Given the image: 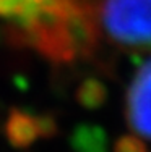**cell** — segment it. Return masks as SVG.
I'll return each mask as SVG.
<instances>
[{"instance_id":"obj_6","label":"cell","mask_w":151,"mask_h":152,"mask_svg":"<svg viewBox=\"0 0 151 152\" xmlns=\"http://www.w3.org/2000/svg\"><path fill=\"white\" fill-rule=\"evenodd\" d=\"M109 91L107 86L96 76H86L75 89V100L85 110H99L107 102Z\"/></svg>"},{"instance_id":"obj_4","label":"cell","mask_w":151,"mask_h":152,"mask_svg":"<svg viewBox=\"0 0 151 152\" xmlns=\"http://www.w3.org/2000/svg\"><path fill=\"white\" fill-rule=\"evenodd\" d=\"M5 139L13 149L26 151L38 141V129L34 123V113L26 108L12 107L3 123Z\"/></svg>"},{"instance_id":"obj_5","label":"cell","mask_w":151,"mask_h":152,"mask_svg":"<svg viewBox=\"0 0 151 152\" xmlns=\"http://www.w3.org/2000/svg\"><path fill=\"white\" fill-rule=\"evenodd\" d=\"M107 142L106 129L94 123H78L68 137L73 152H107Z\"/></svg>"},{"instance_id":"obj_1","label":"cell","mask_w":151,"mask_h":152,"mask_svg":"<svg viewBox=\"0 0 151 152\" xmlns=\"http://www.w3.org/2000/svg\"><path fill=\"white\" fill-rule=\"evenodd\" d=\"M99 13L112 42L132 50H151V0H102Z\"/></svg>"},{"instance_id":"obj_8","label":"cell","mask_w":151,"mask_h":152,"mask_svg":"<svg viewBox=\"0 0 151 152\" xmlns=\"http://www.w3.org/2000/svg\"><path fill=\"white\" fill-rule=\"evenodd\" d=\"M34 123L38 129V136L44 139H52L59 134V120L52 112H42V113L34 115Z\"/></svg>"},{"instance_id":"obj_9","label":"cell","mask_w":151,"mask_h":152,"mask_svg":"<svg viewBox=\"0 0 151 152\" xmlns=\"http://www.w3.org/2000/svg\"><path fill=\"white\" fill-rule=\"evenodd\" d=\"M112 152H150L145 141L136 134H120L114 141Z\"/></svg>"},{"instance_id":"obj_7","label":"cell","mask_w":151,"mask_h":152,"mask_svg":"<svg viewBox=\"0 0 151 152\" xmlns=\"http://www.w3.org/2000/svg\"><path fill=\"white\" fill-rule=\"evenodd\" d=\"M39 7L34 0H0V18L8 21H24Z\"/></svg>"},{"instance_id":"obj_10","label":"cell","mask_w":151,"mask_h":152,"mask_svg":"<svg viewBox=\"0 0 151 152\" xmlns=\"http://www.w3.org/2000/svg\"><path fill=\"white\" fill-rule=\"evenodd\" d=\"M38 7H47V5H54V3L60 2V0H34Z\"/></svg>"},{"instance_id":"obj_3","label":"cell","mask_w":151,"mask_h":152,"mask_svg":"<svg viewBox=\"0 0 151 152\" xmlns=\"http://www.w3.org/2000/svg\"><path fill=\"white\" fill-rule=\"evenodd\" d=\"M124 117L136 136L151 141V58L138 66L127 88Z\"/></svg>"},{"instance_id":"obj_2","label":"cell","mask_w":151,"mask_h":152,"mask_svg":"<svg viewBox=\"0 0 151 152\" xmlns=\"http://www.w3.org/2000/svg\"><path fill=\"white\" fill-rule=\"evenodd\" d=\"M62 28L75 57L91 60L99 47V23L94 3L86 0H60Z\"/></svg>"}]
</instances>
